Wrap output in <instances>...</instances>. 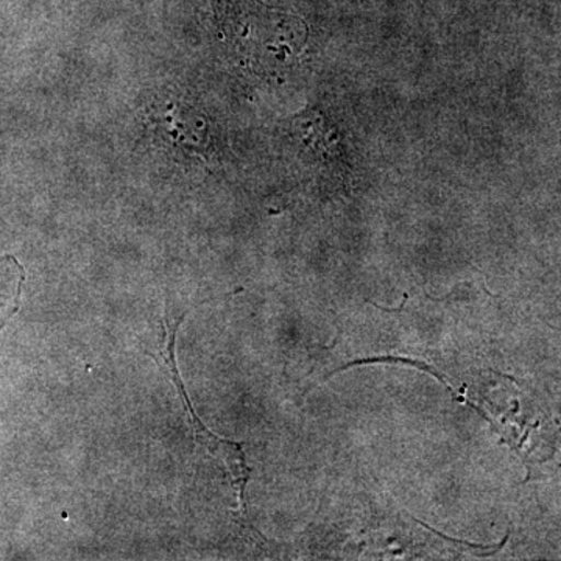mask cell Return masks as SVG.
I'll use <instances>...</instances> for the list:
<instances>
[{
  "label": "cell",
  "instance_id": "obj_1",
  "mask_svg": "<svg viewBox=\"0 0 561 561\" xmlns=\"http://www.w3.org/2000/svg\"><path fill=\"white\" fill-rule=\"evenodd\" d=\"M181 320H183V317H180V320H176L173 324L165 321L164 341H162L160 356H157V360L160 362L162 370L171 376L173 386H175L181 400L184 402V409H186L187 419H190V424L192 430H194L195 437H197L201 445L205 446L214 457H217V459L225 465L228 474H230L232 486L238 491L239 502H241L243 507V491H245L247 482H249L250 479V470L245 463L242 446L238 445V443L217 437L216 434H213V432L202 423L197 413L194 412V408H192L190 397H187L186 390H184L183 382H181L175 359L176 331H179Z\"/></svg>",
  "mask_w": 561,
  "mask_h": 561
},
{
  "label": "cell",
  "instance_id": "obj_2",
  "mask_svg": "<svg viewBox=\"0 0 561 561\" xmlns=\"http://www.w3.org/2000/svg\"><path fill=\"white\" fill-rule=\"evenodd\" d=\"M24 279V268L16 257H0V330L20 309Z\"/></svg>",
  "mask_w": 561,
  "mask_h": 561
}]
</instances>
